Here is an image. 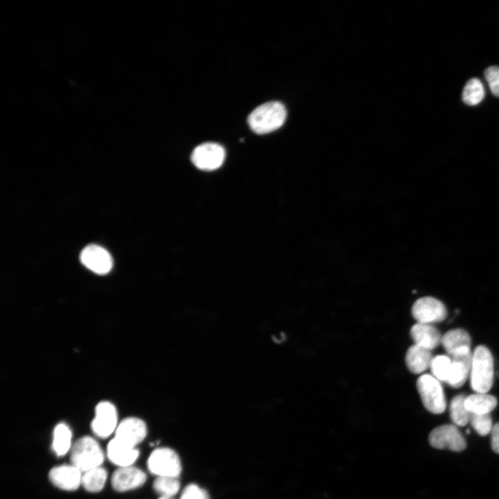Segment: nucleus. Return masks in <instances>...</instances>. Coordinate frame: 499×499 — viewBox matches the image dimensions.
<instances>
[{
	"label": "nucleus",
	"instance_id": "obj_1",
	"mask_svg": "<svg viewBox=\"0 0 499 499\" xmlns=\"http://www.w3.org/2000/svg\"><path fill=\"white\" fill-rule=\"evenodd\" d=\"M286 116V109L281 103L270 101L258 106L250 114L248 124L255 133L266 134L279 128Z\"/></svg>",
	"mask_w": 499,
	"mask_h": 499
},
{
	"label": "nucleus",
	"instance_id": "obj_5",
	"mask_svg": "<svg viewBox=\"0 0 499 499\" xmlns=\"http://www.w3.org/2000/svg\"><path fill=\"white\" fill-rule=\"evenodd\" d=\"M149 471L157 477H179L182 464L177 453L169 448H159L153 450L147 462Z\"/></svg>",
	"mask_w": 499,
	"mask_h": 499
},
{
	"label": "nucleus",
	"instance_id": "obj_7",
	"mask_svg": "<svg viewBox=\"0 0 499 499\" xmlns=\"http://www.w3.org/2000/svg\"><path fill=\"white\" fill-rule=\"evenodd\" d=\"M411 312L417 322L429 324L440 322L447 316L444 304L432 297L418 299L413 304Z\"/></svg>",
	"mask_w": 499,
	"mask_h": 499
},
{
	"label": "nucleus",
	"instance_id": "obj_24",
	"mask_svg": "<svg viewBox=\"0 0 499 499\" xmlns=\"http://www.w3.org/2000/svg\"><path fill=\"white\" fill-rule=\"evenodd\" d=\"M153 488L161 498H170L178 492L180 482L178 477L159 476L154 480Z\"/></svg>",
	"mask_w": 499,
	"mask_h": 499
},
{
	"label": "nucleus",
	"instance_id": "obj_12",
	"mask_svg": "<svg viewBox=\"0 0 499 499\" xmlns=\"http://www.w3.org/2000/svg\"><path fill=\"white\" fill-rule=\"evenodd\" d=\"M146 435L147 426L143 420L137 417H128L118 424L114 438L135 448L145 439Z\"/></svg>",
	"mask_w": 499,
	"mask_h": 499
},
{
	"label": "nucleus",
	"instance_id": "obj_16",
	"mask_svg": "<svg viewBox=\"0 0 499 499\" xmlns=\"http://www.w3.org/2000/svg\"><path fill=\"white\" fill-rule=\"evenodd\" d=\"M410 336L414 344L430 351L441 344L440 332L429 324L416 323L410 329Z\"/></svg>",
	"mask_w": 499,
	"mask_h": 499
},
{
	"label": "nucleus",
	"instance_id": "obj_18",
	"mask_svg": "<svg viewBox=\"0 0 499 499\" xmlns=\"http://www.w3.org/2000/svg\"><path fill=\"white\" fill-rule=\"evenodd\" d=\"M495 396L487 393H479L466 396L465 405L471 414H490L497 405Z\"/></svg>",
	"mask_w": 499,
	"mask_h": 499
},
{
	"label": "nucleus",
	"instance_id": "obj_2",
	"mask_svg": "<svg viewBox=\"0 0 499 499\" xmlns=\"http://www.w3.org/2000/svg\"><path fill=\"white\" fill-rule=\"evenodd\" d=\"M493 359L489 349L478 346L473 353L470 371V385L475 392L487 393L493 382Z\"/></svg>",
	"mask_w": 499,
	"mask_h": 499
},
{
	"label": "nucleus",
	"instance_id": "obj_28",
	"mask_svg": "<svg viewBox=\"0 0 499 499\" xmlns=\"http://www.w3.org/2000/svg\"><path fill=\"white\" fill-rule=\"evenodd\" d=\"M180 499H210L208 493L195 484L187 485L183 490Z\"/></svg>",
	"mask_w": 499,
	"mask_h": 499
},
{
	"label": "nucleus",
	"instance_id": "obj_30",
	"mask_svg": "<svg viewBox=\"0 0 499 499\" xmlns=\"http://www.w3.org/2000/svg\"><path fill=\"white\" fill-rule=\"evenodd\" d=\"M159 499H170V498H160Z\"/></svg>",
	"mask_w": 499,
	"mask_h": 499
},
{
	"label": "nucleus",
	"instance_id": "obj_9",
	"mask_svg": "<svg viewBox=\"0 0 499 499\" xmlns=\"http://www.w3.org/2000/svg\"><path fill=\"white\" fill-rule=\"evenodd\" d=\"M225 151L216 143H204L197 146L191 154L193 164L202 170H214L222 164Z\"/></svg>",
	"mask_w": 499,
	"mask_h": 499
},
{
	"label": "nucleus",
	"instance_id": "obj_25",
	"mask_svg": "<svg viewBox=\"0 0 499 499\" xmlns=\"http://www.w3.org/2000/svg\"><path fill=\"white\" fill-rule=\"evenodd\" d=\"M451 360L448 355H439L432 358L430 369L432 376L439 381L446 382Z\"/></svg>",
	"mask_w": 499,
	"mask_h": 499
},
{
	"label": "nucleus",
	"instance_id": "obj_10",
	"mask_svg": "<svg viewBox=\"0 0 499 499\" xmlns=\"http://www.w3.org/2000/svg\"><path fill=\"white\" fill-rule=\"evenodd\" d=\"M117 411L109 401H101L96 407L95 417L91 425L93 432L100 438H107L115 432L118 426Z\"/></svg>",
	"mask_w": 499,
	"mask_h": 499
},
{
	"label": "nucleus",
	"instance_id": "obj_22",
	"mask_svg": "<svg viewBox=\"0 0 499 499\" xmlns=\"http://www.w3.org/2000/svg\"><path fill=\"white\" fill-rule=\"evenodd\" d=\"M465 399L464 394H457L450 403V417L456 426L463 427L469 423L471 413L466 408Z\"/></svg>",
	"mask_w": 499,
	"mask_h": 499
},
{
	"label": "nucleus",
	"instance_id": "obj_6",
	"mask_svg": "<svg viewBox=\"0 0 499 499\" xmlns=\"http://www.w3.org/2000/svg\"><path fill=\"white\" fill-rule=\"evenodd\" d=\"M428 440L430 445L438 449H448L459 452L466 447V441L457 427L446 424L434 428L430 433Z\"/></svg>",
	"mask_w": 499,
	"mask_h": 499
},
{
	"label": "nucleus",
	"instance_id": "obj_17",
	"mask_svg": "<svg viewBox=\"0 0 499 499\" xmlns=\"http://www.w3.org/2000/svg\"><path fill=\"white\" fill-rule=\"evenodd\" d=\"M432 358L431 351L414 344L408 348L405 360L410 371L421 374L430 368Z\"/></svg>",
	"mask_w": 499,
	"mask_h": 499
},
{
	"label": "nucleus",
	"instance_id": "obj_19",
	"mask_svg": "<svg viewBox=\"0 0 499 499\" xmlns=\"http://www.w3.org/2000/svg\"><path fill=\"white\" fill-rule=\"evenodd\" d=\"M471 343V340L469 334L462 329L447 331L441 339V344L448 355L452 354L461 348L470 347Z\"/></svg>",
	"mask_w": 499,
	"mask_h": 499
},
{
	"label": "nucleus",
	"instance_id": "obj_15",
	"mask_svg": "<svg viewBox=\"0 0 499 499\" xmlns=\"http://www.w3.org/2000/svg\"><path fill=\"white\" fill-rule=\"evenodd\" d=\"M139 455V452L136 448L129 446L114 437L107 445V456L112 463L119 467L132 466Z\"/></svg>",
	"mask_w": 499,
	"mask_h": 499
},
{
	"label": "nucleus",
	"instance_id": "obj_26",
	"mask_svg": "<svg viewBox=\"0 0 499 499\" xmlns=\"http://www.w3.org/2000/svg\"><path fill=\"white\" fill-rule=\"evenodd\" d=\"M469 423L481 436L491 433L493 426L490 414H471Z\"/></svg>",
	"mask_w": 499,
	"mask_h": 499
},
{
	"label": "nucleus",
	"instance_id": "obj_21",
	"mask_svg": "<svg viewBox=\"0 0 499 499\" xmlns=\"http://www.w3.org/2000/svg\"><path fill=\"white\" fill-rule=\"evenodd\" d=\"M107 478V471L98 466L82 473L81 485L88 492L97 493L104 487Z\"/></svg>",
	"mask_w": 499,
	"mask_h": 499
},
{
	"label": "nucleus",
	"instance_id": "obj_13",
	"mask_svg": "<svg viewBox=\"0 0 499 499\" xmlns=\"http://www.w3.org/2000/svg\"><path fill=\"white\" fill-rule=\"evenodd\" d=\"M146 478L143 471L133 466L119 467L112 474V486L117 491L125 492L141 487Z\"/></svg>",
	"mask_w": 499,
	"mask_h": 499
},
{
	"label": "nucleus",
	"instance_id": "obj_20",
	"mask_svg": "<svg viewBox=\"0 0 499 499\" xmlns=\"http://www.w3.org/2000/svg\"><path fill=\"white\" fill-rule=\"evenodd\" d=\"M72 447L71 431L65 423L57 425L53 430L52 449L58 456H63Z\"/></svg>",
	"mask_w": 499,
	"mask_h": 499
},
{
	"label": "nucleus",
	"instance_id": "obj_11",
	"mask_svg": "<svg viewBox=\"0 0 499 499\" xmlns=\"http://www.w3.org/2000/svg\"><path fill=\"white\" fill-rule=\"evenodd\" d=\"M80 260L87 268L101 275L110 272L113 265L110 254L105 248L95 244L89 245L82 250Z\"/></svg>",
	"mask_w": 499,
	"mask_h": 499
},
{
	"label": "nucleus",
	"instance_id": "obj_29",
	"mask_svg": "<svg viewBox=\"0 0 499 499\" xmlns=\"http://www.w3.org/2000/svg\"><path fill=\"white\" fill-rule=\"evenodd\" d=\"M491 445L492 450L499 454V423H496L491 432Z\"/></svg>",
	"mask_w": 499,
	"mask_h": 499
},
{
	"label": "nucleus",
	"instance_id": "obj_23",
	"mask_svg": "<svg viewBox=\"0 0 499 499\" xmlns=\"http://www.w3.org/2000/svg\"><path fill=\"white\" fill-rule=\"evenodd\" d=\"M485 91L480 79L473 78L465 85L462 91V100L468 105H476L484 98Z\"/></svg>",
	"mask_w": 499,
	"mask_h": 499
},
{
	"label": "nucleus",
	"instance_id": "obj_3",
	"mask_svg": "<svg viewBox=\"0 0 499 499\" xmlns=\"http://www.w3.org/2000/svg\"><path fill=\"white\" fill-rule=\"evenodd\" d=\"M104 453L98 442L91 437L84 436L72 445L70 450L71 464L82 473L101 466Z\"/></svg>",
	"mask_w": 499,
	"mask_h": 499
},
{
	"label": "nucleus",
	"instance_id": "obj_27",
	"mask_svg": "<svg viewBox=\"0 0 499 499\" xmlns=\"http://www.w3.org/2000/svg\"><path fill=\"white\" fill-rule=\"evenodd\" d=\"M484 73L491 91L499 97V67L491 66L486 69Z\"/></svg>",
	"mask_w": 499,
	"mask_h": 499
},
{
	"label": "nucleus",
	"instance_id": "obj_4",
	"mask_svg": "<svg viewBox=\"0 0 499 499\" xmlns=\"http://www.w3.org/2000/svg\"><path fill=\"white\" fill-rule=\"evenodd\" d=\"M417 391L427 410L438 414L446 408V401L440 381L430 374H423L417 381Z\"/></svg>",
	"mask_w": 499,
	"mask_h": 499
},
{
	"label": "nucleus",
	"instance_id": "obj_14",
	"mask_svg": "<svg viewBox=\"0 0 499 499\" xmlns=\"http://www.w3.org/2000/svg\"><path fill=\"white\" fill-rule=\"evenodd\" d=\"M82 473L72 464H63L51 469L49 478L51 483L65 491H74L81 485Z\"/></svg>",
	"mask_w": 499,
	"mask_h": 499
},
{
	"label": "nucleus",
	"instance_id": "obj_8",
	"mask_svg": "<svg viewBox=\"0 0 499 499\" xmlns=\"http://www.w3.org/2000/svg\"><path fill=\"white\" fill-rule=\"evenodd\" d=\"M448 356L451 364L446 383L452 387H460L470 375L473 353L470 347H463Z\"/></svg>",
	"mask_w": 499,
	"mask_h": 499
}]
</instances>
